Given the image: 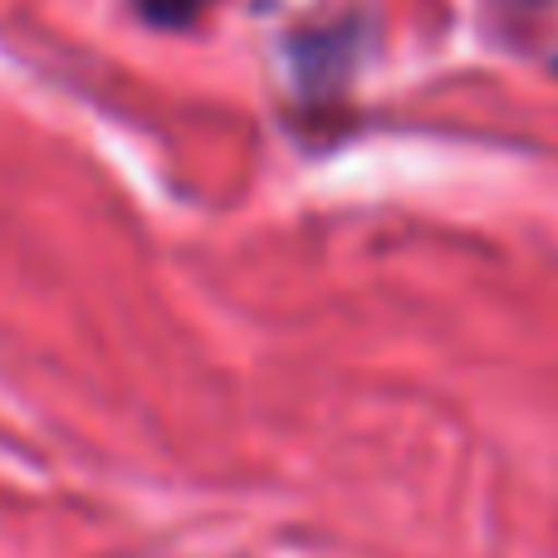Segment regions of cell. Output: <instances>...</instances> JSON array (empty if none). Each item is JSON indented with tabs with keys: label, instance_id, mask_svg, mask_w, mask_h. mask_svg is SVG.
Wrapping results in <instances>:
<instances>
[{
	"label": "cell",
	"instance_id": "cell-1",
	"mask_svg": "<svg viewBox=\"0 0 558 558\" xmlns=\"http://www.w3.org/2000/svg\"><path fill=\"white\" fill-rule=\"evenodd\" d=\"M137 15L147 20V25L157 29H186L202 20V10L211 5V0H133Z\"/></svg>",
	"mask_w": 558,
	"mask_h": 558
}]
</instances>
